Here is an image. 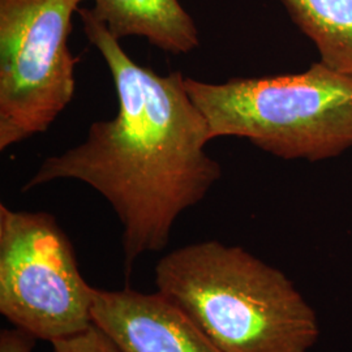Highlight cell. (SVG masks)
<instances>
[{"label": "cell", "mask_w": 352, "mask_h": 352, "mask_svg": "<svg viewBox=\"0 0 352 352\" xmlns=\"http://www.w3.org/2000/svg\"><path fill=\"white\" fill-rule=\"evenodd\" d=\"M77 13L113 77L118 111L91 123L78 145L46 158L21 190L63 179L97 190L123 226L129 276L140 256L166 248L176 219L206 197L222 167L206 151L213 139L186 76L136 63L90 8Z\"/></svg>", "instance_id": "6da1fadb"}, {"label": "cell", "mask_w": 352, "mask_h": 352, "mask_svg": "<svg viewBox=\"0 0 352 352\" xmlns=\"http://www.w3.org/2000/svg\"><path fill=\"white\" fill-rule=\"evenodd\" d=\"M155 285L222 352H308L320 337L312 307L280 270L218 240L164 254Z\"/></svg>", "instance_id": "7a4b0ae2"}, {"label": "cell", "mask_w": 352, "mask_h": 352, "mask_svg": "<svg viewBox=\"0 0 352 352\" xmlns=\"http://www.w3.org/2000/svg\"><path fill=\"white\" fill-rule=\"evenodd\" d=\"M212 139L243 138L283 160L317 162L352 146V76L325 64L291 75L206 82L187 77Z\"/></svg>", "instance_id": "3957f363"}, {"label": "cell", "mask_w": 352, "mask_h": 352, "mask_svg": "<svg viewBox=\"0 0 352 352\" xmlns=\"http://www.w3.org/2000/svg\"><path fill=\"white\" fill-rule=\"evenodd\" d=\"M85 0H0V151L45 133L74 100L72 19Z\"/></svg>", "instance_id": "277c9868"}, {"label": "cell", "mask_w": 352, "mask_h": 352, "mask_svg": "<svg viewBox=\"0 0 352 352\" xmlns=\"http://www.w3.org/2000/svg\"><path fill=\"white\" fill-rule=\"evenodd\" d=\"M91 289L58 219L0 204V314L37 340L91 327Z\"/></svg>", "instance_id": "5b68a950"}, {"label": "cell", "mask_w": 352, "mask_h": 352, "mask_svg": "<svg viewBox=\"0 0 352 352\" xmlns=\"http://www.w3.org/2000/svg\"><path fill=\"white\" fill-rule=\"evenodd\" d=\"M91 317L120 352H222L158 291L93 287Z\"/></svg>", "instance_id": "8992f818"}, {"label": "cell", "mask_w": 352, "mask_h": 352, "mask_svg": "<svg viewBox=\"0 0 352 352\" xmlns=\"http://www.w3.org/2000/svg\"><path fill=\"white\" fill-rule=\"evenodd\" d=\"M90 8L119 41L145 38L158 50L182 55L200 46L199 29L179 0H93Z\"/></svg>", "instance_id": "52a82bcc"}, {"label": "cell", "mask_w": 352, "mask_h": 352, "mask_svg": "<svg viewBox=\"0 0 352 352\" xmlns=\"http://www.w3.org/2000/svg\"><path fill=\"white\" fill-rule=\"evenodd\" d=\"M291 20L312 39L321 63L352 76V0H282Z\"/></svg>", "instance_id": "ba28073f"}, {"label": "cell", "mask_w": 352, "mask_h": 352, "mask_svg": "<svg viewBox=\"0 0 352 352\" xmlns=\"http://www.w3.org/2000/svg\"><path fill=\"white\" fill-rule=\"evenodd\" d=\"M51 344L52 352H120L96 324L80 334L55 340Z\"/></svg>", "instance_id": "9c48e42d"}, {"label": "cell", "mask_w": 352, "mask_h": 352, "mask_svg": "<svg viewBox=\"0 0 352 352\" xmlns=\"http://www.w3.org/2000/svg\"><path fill=\"white\" fill-rule=\"evenodd\" d=\"M37 340L21 329H4L0 333V352H32Z\"/></svg>", "instance_id": "30bf717a"}]
</instances>
